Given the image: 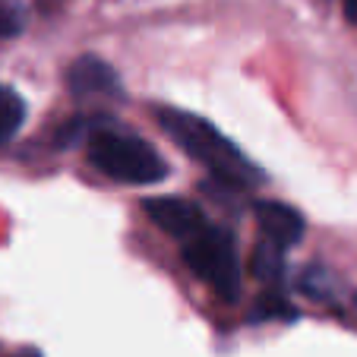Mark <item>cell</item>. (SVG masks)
<instances>
[{
	"label": "cell",
	"instance_id": "cell-1",
	"mask_svg": "<svg viewBox=\"0 0 357 357\" xmlns=\"http://www.w3.org/2000/svg\"><path fill=\"white\" fill-rule=\"evenodd\" d=\"M155 117H158V127H162L183 152H190L196 162L206 165V168H209L218 181L228 183V187L253 190L263 181V171L250 162L215 123L206 121V117H196L181 108H158Z\"/></svg>",
	"mask_w": 357,
	"mask_h": 357
},
{
	"label": "cell",
	"instance_id": "cell-2",
	"mask_svg": "<svg viewBox=\"0 0 357 357\" xmlns=\"http://www.w3.org/2000/svg\"><path fill=\"white\" fill-rule=\"evenodd\" d=\"M89 158L101 174L123 183H158L168 174V165L146 139L121 130H95L89 139Z\"/></svg>",
	"mask_w": 357,
	"mask_h": 357
},
{
	"label": "cell",
	"instance_id": "cell-3",
	"mask_svg": "<svg viewBox=\"0 0 357 357\" xmlns=\"http://www.w3.org/2000/svg\"><path fill=\"white\" fill-rule=\"evenodd\" d=\"M183 263L225 303L237 301V294H241V259H237V241L228 228L206 225L190 241H183Z\"/></svg>",
	"mask_w": 357,
	"mask_h": 357
},
{
	"label": "cell",
	"instance_id": "cell-4",
	"mask_svg": "<svg viewBox=\"0 0 357 357\" xmlns=\"http://www.w3.org/2000/svg\"><path fill=\"white\" fill-rule=\"evenodd\" d=\"M146 215L171 237H181L190 241L196 231L206 228V218L196 209L193 202L177 199V196H155V199H146Z\"/></svg>",
	"mask_w": 357,
	"mask_h": 357
},
{
	"label": "cell",
	"instance_id": "cell-5",
	"mask_svg": "<svg viewBox=\"0 0 357 357\" xmlns=\"http://www.w3.org/2000/svg\"><path fill=\"white\" fill-rule=\"evenodd\" d=\"M67 86L76 98H92V95H114L121 92V82L111 63H105L101 57H79L67 73Z\"/></svg>",
	"mask_w": 357,
	"mask_h": 357
},
{
	"label": "cell",
	"instance_id": "cell-6",
	"mask_svg": "<svg viewBox=\"0 0 357 357\" xmlns=\"http://www.w3.org/2000/svg\"><path fill=\"white\" fill-rule=\"evenodd\" d=\"M257 222L263 228L266 241H272L282 250L301 243L303 231H307L303 215L291 206H284V202H257Z\"/></svg>",
	"mask_w": 357,
	"mask_h": 357
},
{
	"label": "cell",
	"instance_id": "cell-7",
	"mask_svg": "<svg viewBox=\"0 0 357 357\" xmlns=\"http://www.w3.org/2000/svg\"><path fill=\"white\" fill-rule=\"evenodd\" d=\"M22 121H26V98L16 89L0 86V146L13 139Z\"/></svg>",
	"mask_w": 357,
	"mask_h": 357
},
{
	"label": "cell",
	"instance_id": "cell-8",
	"mask_svg": "<svg viewBox=\"0 0 357 357\" xmlns=\"http://www.w3.org/2000/svg\"><path fill=\"white\" fill-rule=\"evenodd\" d=\"M253 272H257V278H263V282H269V284L282 282V275H284V253H282V247H275L272 241L259 243L257 257H253Z\"/></svg>",
	"mask_w": 357,
	"mask_h": 357
},
{
	"label": "cell",
	"instance_id": "cell-9",
	"mask_svg": "<svg viewBox=\"0 0 357 357\" xmlns=\"http://www.w3.org/2000/svg\"><path fill=\"white\" fill-rule=\"evenodd\" d=\"M26 29V7L20 0H0V38H13Z\"/></svg>",
	"mask_w": 357,
	"mask_h": 357
},
{
	"label": "cell",
	"instance_id": "cell-10",
	"mask_svg": "<svg viewBox=\"0 0 357 357\" xmlns=\"http://www.w3.org/2000/svg\"><path fill=\"white\" fill-rule=\"evenodd\" d=\"M301 288H303V291H310L313 297H332V288H335V282H332L329 272H323V269H310V272H303Z\"/></svg>",
	"mask_w": 357,
	"mask_h": 357
},
{
	"label": "cell",
	"instance_id": "cell-11",
	"mask_svg": "<svg viewBox=\"0 0 357 357\" xmlns=\"http://www.w3.org/2000/svg\"><path fill=\"white\" fill-rule=\"evenodd\" d=\"M291 313H294V310L288 307V301H284L282 294H266L253 317H257V319H269V317H291Z\"/></svg>",
	"mask_w": 357,
	"mask_h": 357
},
{
	"label": "cell",
	"instance_id": "cell-12",
	"mask_svg": "<svg viewBox=\"0 0 357 357\" xmlns=\"http://www.w3.org/2000/svg\"><path fill=\"white\" fill-rule=\"evenodd\" d=\"M344 16L357 26V0H344Z\"/></svg>",
	"mask_w": 357,
	"mask_h": 357
},
{
	"label": "cell",
	"instance_id": "cell-13",
	"mask_svg": "<svg viewBox=\"0 0 357 357\" xmlns=\"http://www.w3.org/2000/svg\"><path fill=\"white\" fill-rule=\"evenodd\" d=\"M20 357H41V354H35V351H22Z\"/></svg>",
	"mask_w": 357,
	"mask_h": 357
}]
</instances>
